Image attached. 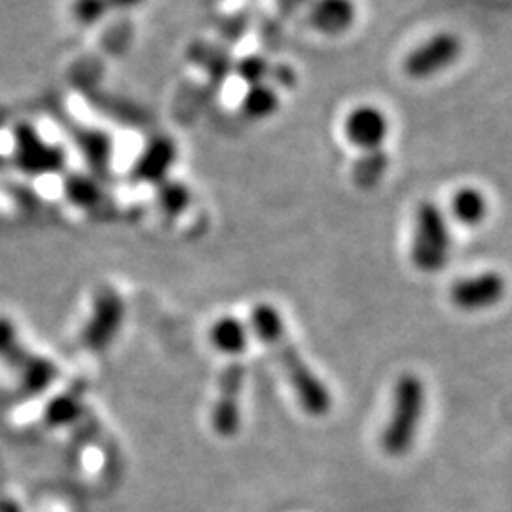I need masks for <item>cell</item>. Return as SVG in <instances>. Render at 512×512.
Here are the masks:
<instances>
[{
  "label": "cell",
  "mask_w": 512,
  "mask_h": 512,
  "mask_svg": "<svg viewBox=\"0 0 512 512\" xmlns=\"http://www.w3.org/2000/svg\"><path fill=\"white\" fill-rule=\"evenodd\" d=\"M253 329L260 342L272 351L296 393L300 406L310 416H325L332 406L329 387L311 370L294 346L281 313L272 304H258L253 310Z\"/></svg>",
  "instance_id": "6da1fadb"
},
{
  "label": "cell",
  "mask_w": 512,
  "mask_h": 512,
  "mask_svg": "<svg viewBox=\"0 0 512 512\" xmlns=\"http://www.w3.org/2000/svg\"><path fill=\"white\" fill-rule=\"evenodd\" d=\"M425 412V385L420 376L406 372L395 385L391 418L382 431V448L389 456L399 458L410 452L420 433Z\"/></svg>",
  "instance_id": "7a4b0ae2"
},
{
  "label": "cell",
  "mask_w": 512,
  "mask_h": 512,
  "mask_svg": "<svg viewBox=\"0 0 512 512\" xmlns=\"http://www.w3.org/2000/svg\"><path fill=\"white\" fill-rule=\"evenodd\" d=\"M452 253V232L448 217L437 203L423 202L416 209L410 256L414 266L425 272H440Z\"/></svg>",
  "instance_id": "3957f363"
},
{
  "label": "cell",
  "mask_w": 512,
  "mask_h": 512,
  "mask_svg": "<svg viewBox=\"0 0 512 512\" xmlns=\"http://www.w3.org/2000/svg\"><path fill=\"white\" fill-rule=\"evenodd\" d=\"M0 361L18 376L19 385L31 395L46 391L59 376L50 359L21 344L18 329L8 317H0Z\"/></svg>",
  "instance_id": "277c9868"
},
{
  "label": "cell",
  "mask_w": 512,
  "mask_h": 512,
  "mask_svg": "<svg viewBox=\"0 0 512 512\" xmlns=\"http://www.w3.org/2000/svg\"><path fill=\"white\" fill-rule=\"evenodd\" d=\"M461 54L463 42L456 33H435L406 55L404 73L414 80H427L452 69Z\"/></svg>",
  "instance_id": "5b68a950"
},
{
  "label": "cell",
  "mask_w": 512,
  "mask_h": 512,
  "mask_svg": "<svg viewBox=\"0 0 512 512\" xmlns=\"http://www.w3.org/2000/svg\"><path fill=\"white\" fill-rule=\"evenodd\" d=\"M245 385V366L234 361L220 372L217 399L211 410V423L222 439L236 437L241 425V395Z\"/></svg>",
  "instance_id": "8992f818"
},
{
  "label": "cell",
  "mask_w": 512,
  "mask_h": 512,
  "mask_svg": "<svg viewBox=\"0 0 512 512\" xmlns=\"http://www.w3.org/2000/svg\"><path fill=\"white\" fill-rule=\"evenodd\" d=\"M124 321V302L114 289H101L93 296L92 315L82 329V342L90 349H105L116 338Z\"/></svg>",
  "instance_id": "52a82bcc"
},
{
  "label": "cell",
  "mask_w": 512,
  "mask_h": 512,
  "mask_svg": "<svg viewBox=\"0 0 512 512\" xmlns=\"http://www.w3.org/2000/svg\"><path fill=\"white\" fill-rule=\"evenodd\" d=\"M349 143L361 152L382 150L391 133V122L376 105H359L351 110L344 124Z\"/></svg>",
  "instance_id": "ba28073f"
},
{
  "label": "cell",
  "mask_w": 512,
  "mask_h": 512,
  "mask_svg": "<svg viewBox=\"0 0 512 512\" xmlns=\"http://www.w3.org/2000/svg\"><path fill=\"white\" fill-rule=\"evenodd\" d=\"M507 291L505 277L497 272H482L459 279L452 287V302L463 311H482L499 304Z\"/></svg>",
  "instance_id": "9c48e42d"
},
{
  "label": "cell",
  "mask_w": 512,
  "mask_h": 512,
  "mask_svg": "<svg viewBox=\"0 0 512 512\" xmlns=\"http://www.w3.org/2000/svg\"><path fill=\"white\" fill-rule=\"evenodd\" d=\"M357 21L355 0H311V27L325 37L346 35Z\"/></svg>",
  "instance_id": "30bf717a"
},
{
  "label": "cell",
  "mask_w": 512,
  "mask_h": 512,
  "mask_svg": "<svg viewBox=\"0 0 512 512\" xmlns=\"http://www.w3.org/2000/svg\"><path fill=\"white\" fill-rule=\"evenodd\" d=\"M450 213L456 222L467 228L480 226L488 219L490 213V200L482 188L476 186H463L452 196Z\"/></svg>",
  "instance_id": "8fae6325"
},
{
  "label": "cell",
  "mask_w": 512,
  "mask_h": 512,
  "mask_svg": "<svg viewBox=\"0 0 512 512\" xmlns=\"http://www.w3.org/2000/svg\"><path fill=\"white\" fill-rule=\"evenodd\" d=\"M281 107V95L272 84L262 82L249 86L241 99V112L251 120H268Z\"/></svg>",
  "instance_id": "7c38bea8"
},
{
  "label": "cell",
  "mask_w": 512,
  "mask_h": 512,
  "mask_svg": "<svg viewBox=\"0 0 512 512\" xmlns=\"http://www.w3.org/2000/svg\"><path fill=\"white\" fill-rule=\"evenodd\" d=\"M247 327L239 321L238 317H220L211 327V342L226 355H239L247 348Z\"/></svg>",
  "instance_id": "4fadbf2b"
},
{
  "label": "cell",
  "mask_w": 512,
  "mask_h": 512,
  "mask_svg": "<svg viewBox=\"0 0 512 512\" xmlns=\"http://www.w3.org/2000/svg\"><path fill=\"white\" fill-rule=\"evenodd\" d=\"M177 152L171 141L167 139H158L154 141L150 147L143 152L139 164H137V171L143 179H164L167 169L175 164Z\"/></svg>",
  "instance_id": "5bb4252c"
},
{
  "label": "cell",
  "mask_w": 512,
  "mask_h": 512,
  "mask_svg": "<svg viewBox=\"0 0 512 512\" xmlns=\"http://www.w3.org/2000/svg\"><path fill=\"white\" fill-rule=\"evenodd\" d=\"M387 171L389 154H385L384 148L374 152H363V156L353 165V181L357 186L370 190L384 181Z\"/></svg>",
  "instance_id": "9a60e30c"
},
{
  "label": "cell",
  "mask_w": 512,
  "mask_h": 512,
  "mask_svg": "<svg viewBox=\"0 0 512 512\" xmlns=\"http://www.w3.org/2000/svg\"><path fill=\"white\" fill-rule=\"evenodd\" d=\"M71 14L78 25L93 27L103 19L109 18V4L107 0H73Z\"/></svg>",
  "instance_id": "2e32d148"
},
{
  "label": "cell",
  "mask_w": 512,
  "mask_h": 512,
  "mask_svg": "<svg viewBox=\"0 0 512 512\" xmlns=\"http://www.w3.org/2000/svg\"><path fill=\"white\" fill-rule=\"evenodd\" d=\"M270 65L268 61L260 59V57H247L243 59L238 65V73L249 86H255V84H262V82H268L266 78L270 76Z\"/></svg>",
  "instance_id": "e0dca14e"
},
{
  "label": "cell",
  "mask_w": 512,
  "mask_h": 512,
  "mask_svg": "<svg viewBox=\"0 0 512 512\" xmlns=\"http://www.w3.org/2000/svg\"><path fill=\"white\" fill-rule=\"evenodd\" d=\"M160 202H162L167 211L179 213L184 205L188 203V190L184 188L183 184H175V186L171 184L167 188H162Z\"/></svg>",
  "instance_id": "ac0fdd59"
},
{
  "label": "cell",
  "mask_w": 512,
  "mask_h": 512,
  "mask_svg": "<svg viewBox=\"0 0 512 512\" xmlns=\"http://www.w3.org/2000/svg\"><path fill=\"white\" fill-rule=\"evenodd\" d=\"M69 196L73 198L74 203L82 205V207H88L92 205L93 200H97L95 196V184L86 181V179H78L71 184V190H69Z\"/></svg>",
  "instance_id": "d6986e66"
},
{
  "label": "cell",
  "mask_w": 512,
  "mask_h": 512,
  "mask_svg": "<svg viewBox=\"0 0 512 512\" xmlns=\"http://www.w3.org/2000/svg\"><path fill=\"white\" fill-rule=\"evenodd\" d=\"M107 4H109L110 14H126L141 8L145 0H107Z\"/></svg>",
  "instance_id": "ffe728a7"
},
{
  "label": "cell",
  "mask_w": 512,
  "mask_h": 512,
  "mask_svg": "<svg viewBox=\"0 0 512 512\" xmlns=\"http://www.w3.org/2000/svg\"><path fill=\"white\" fill-rule=\"evenodd\" d=\"M277 2L285 12H294V10H300L304 6H310L311 0H277Z\"/></svg>",
  "instance_id": "44dd1931"
}]
</instances>
